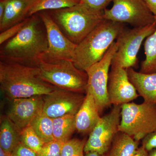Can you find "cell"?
<instances>
[{"label":"cell","instance_id":"cell-10","mask_svg":"<svg viewBox=\"0 0 156 156\" xmlns=\"http://www.w3.org/2000/svg\"><path fill=\"white\" fill-rule=\"evenodd\" d=\"M121 119V105H114L110 112L101 117L89 134L84 152H96L101 155L107 153L119 132Z\"/></svg>","mask_w":156,"mask_h":156},{"label":"cell","instance_id":"cell-32","mask_svg":"<svg viewBox=\"0 0 156 156\" xmlns=\"http://www.w3.org/2000/svg\"><path fill=\"white\" fill-rule=\"evenodd\" d=\"M7 0H0V22L2 20L5 11Z\"/></svg>","mask_w":156,"mask_h":156},{"label":"cell","instance_id":"cell-25","mask_svg":"<svg viewBox=\"0 0 156 156\" xmlns=\"http://www.w3.org/2000/svg\"><path fill=\"white\" fill-rule=\"evenodd\" d=\"M87 140L74 138L63 143L60 156H85L84 148Z\"/></svg>","mask_w":156,"mask_h":156},{"label":"cell","instance_id":"cell-16","mask_svg":"<svg viewBox=\"0 0 156 156\" xmlns=\"http://www.w3.org/2000/svg\"><path fill=\"white\" fill-rule=\"evenodd\" d=\"M128 77L144 102L156 104V72L146 73L127 69Z\"/></svg>","mask_w":156,"mask_h":156},{"label":"cell","instance_id":"cell-22","mask_svg":"<svg viewBox=\"0 0 156 156\" xmlns=\"http://www.w3.org/2000/svg\"><path fill=\"white\" fill-rule=\"evenodd\" d=\"M30 126L45 144L54 140L53 119L43 112L34 119Z\"/></svg>","mask_w":156,"mask_h":156},{"label":"cell","instance_id":"cell-34","mask_svg":"<svg viewBox=\"0 0 156 156\" xmlns=\"http://www.w3.org/2000/svg\"><path fill=\"white\" fill-rule=\"evenodd\" d=\"M85 156H105V155L100 154L96 152H90L86 153Z\"/></svg>","mask_w":156,"mask_h":156},{"label":"cell","instance_id":"cell-8","mask_svg":"<svg viewBox=\"0 0 156 156\" xmlns=\"http://www.w3.org/2000/svg\"><path fill=\"white\" fill-rule=\"evenodd\" d=\"M156 22L144 27L124 29L117 38L118 50L112 64L127 69L133 68L137 61V55L144 40L154 32Z\"/></svg>","mask_w":156,"mask_h":156},{"label":"cell","instance_id":"cell-19","mask_svg":"<svg viewBox=\"0 0 156 156\" xmlns=\"http://www.w3.org/2000/svg\"><path fill=\"white\" fill-rule=\"evenodd\" d=\"M139 143L128 134L119 131L105 156H133L139 148Z\"/></svg>","mask_w":156,"mask_h":156},{"label":"cell","instance_id":"cell-18","mask_svg":"<svg viewBox=\"0 0 156 156\" xmlns=\"http://www.w3.org/2000/svg\"><path fill=\"white\" fill-rule=\"evenodd\" d=\"M20 142V131L7 116L2 117L0 124V147L6 152L11 154Z\"/></svg>","mask_w":156,"mask_h":156},{"label":"cell","instance_id":"cell-13","mask_svg":"<svg viewBox=\"0 0 156 156\" xmlns=\"http://www.w3.org/2000/svg\"><path fill=\"white\" fill-rule=\"evenodd\" d=\"M108 91L111 105H122L140 96L129 80L127 69L115 64L111 66Z\"/></svg>","mask_w":156,"mask_h":156},{"label":"cell","instance_id":"cell-29","mask_svg":"<svg viewBox=\"0 0 156 156\" xmlns=\"http://www.w3.org/2000/svg\"><path fill=\"white\" fill-rule=\"evenodd\" d=\"M11 156H39V154L20 142L11 153Z\"/></svg>","mask_w":156,"mask_h":156},{"label":"cell","instance_id":"cell-23","mask_svg":"<svg viewBox=\"0 0 156 156\" xmlns=\"http://www.w3.org/2000/svg\"><path fill=\"white\" fill-rule=\"evenodd\" d=\"M80 2V0H36L30 11L29 17L41 11L69 8Z\"/></svg>","mask_w":156,"mask_h":156},{"label":"cell","instance_id":"cell-28","mask_svg":"<svg viewBox=\"0 0 156 156\" xmlns=\"http://www.w3.org/2000/svg\"><path fill=\"white\" fill-rule=\"evenodd\" d=\"M113 0H80L81 3L94 11L103 12Z\"/></svg>","mask_w":156,"mask_h":156},{"label":"cell","instance_id":"cell-17","mask_svg":"<svg viewBox=\"0 0 156 156\" xmlns=\"http://www.w3.org/2000/svg\"><path fill=\"white\" fill-rule=\"evenodd\" d=\"M36 0H7L5 11L0 22V32L25 20Z\"/></svg>","mask_w":156,"mask_h":156},{"label":"cell","instance_id":"cell-12","mask_svg":"<svg viewBox=\"0 0 156 156\" xmlns=\"http://www.w3.org/2000/svg\"><path fill=\"white\" fill-rule=\"evenodd\" d=\"M84 93L56 88L43 96V112L52 118L66 115H76L85 99Z\"/></svg>","mask_w":156,"mask_h":156},{"label":"cell","instance_id":"cell-21","mask_svg":"<svg viewBox=\"0 0 156 156\" xmlns=\"http://www.w3.org/2000/svg\"><path fill=\"white\" fill-rule=\"evenodd\" d=\"M156 22V16H155ZM145 58L140 64V72L146 73L156 72V29L145 41Z\"/></svg>","mask_w":156,"mask_h":156},{"label":"cell","instance_id":"cell-27","mask_svg":"<svg viewBox=\"0 0 156 156\" xmlns=\"http://www.w3.org/2000/svg\"><path fill=\"white\" fill-rule=\"evenodd\" d=\"M27 19L23 20L22 22L15 24L11 27L1 32L0 34V44H2L5 42L15 36L18 34L20 31L22 29L27 21Z\"/></svg>","mask_w":156,"mask_h":156},{"label":"cell","instance_id":"cell-36","mask_svg":"<svg viewBox=\"0 0 156 156\" xmlns=\"http://www.w3.org/2000/svg\"><path fill=\"white\" fill-rule=\"evenodd\" d=\"M149 156H156V148L149 152Z\"/></svg>","mask_w":156,"mask_h":156},{"label":"cell","instance_id":"cell-2","mask_svg":"<svg viewBox=\"0 0 156 156\" xmlns=\"http://www.w3.org/2000/svg\"><path fill=\"white\" fill-rule=\"evenodd\" d=\"M0 88L10 101L48 95L56 87L40 78L38 67L0 61Z\"/></svg>","mask_w":156,"mask_h":156},{"label":"cell","instance_id":"cell-7","mask_svg":"<svg viewBox=\"0 0 156 156\" xmlns=\"http://www.w3.org/2000/svg\"><path fill=\"white\" fill-rule=\"evenodd\" d=\"M118 46L116 41L114 42L102 59L86 71L88 81L86 93H89L94 98L100 114L111 105L108 91L109 74Z\"/></svg>","mask_w":156,"mask_h":156},{"label":"cell","instance_id":"cell-35","mask_svg":"<svg viewBox=\"0 0 156 156\" xmlns=\"http://www.w3.org/2000/svg\"><path fill=\"white\" fill-rule=\"evenodd\" d=\"M0 156H11V154L6 152L0 147Z\"/></svg>","mask_w":156,"mask_h":156},{"label":"cell","instance_id":"cell-9","mask_svg":"<svg viewBox=\"0 0 156 156\" xmlns=\"http://www.w3.org/2000/svg\"><path fill=\"white\" fill-rule=\"evenodd\" d=\"M110 9L104 11L105 20L127 23L134 27H144L156 22L155 16L144 0H113Z\"/></svg>","mask_w":156,"mask_h":156},{"label":"cell","instance_id":"cell-15","mask_svg":"<svg viewBox=\"0 0 156 156\" xmlns=\"http://www.w3.org/2000/svg\"><path fill=\"white\" fill-rule=\"evenodd\" d=\"M94 98L86 93L85 99L75 115L76 130L80 134H90L101 117Z\"/></svg>","mask_w":156,"mask_h":156},{"label":"cell","instance_id":"cell-5","mask_svg":"<svg viewBox=\"0 0 156 156\" xmlns=\"http://www.w3.org/2000/svg\"><path fill=\"white\" fill-rule=\"evenodd\" d=\"M37 67L40 78L46 83L58 89L86 94L87 73L78 69L72 60L42 59Z\"/></svg>","mask_w":156,"mask_h":156},{"label":"cell","instance_id":"cell-4","mask_svg":"<svg viewBox=\"0 0 156 156\" xmlns=\"http://www.w3.org/2000/svg\"><path fill=\"white\" fill-rule=\"evenodd\" d=\"M50 16L68 38L77 45L104 20L103 12L80 2L69 8L50 11Z\"/></svg>","mask_w":156,"mask_h":156},{"label":"cell","instance_id":"cell-31","mask_svg":"<svg viewBox=\"0 0 156 156\" xmlns=\"http://www.w3.org/2000/svg\"><path fill=\"white\" fill-rule=\"evenodd\" d=\"M152 13L156 16V0H144Z\"/></svg>","mask_w":156,"mask_h":156},{"label":"cell","instance_id":"cell-24","mask_svg":"<svg viewBox=\"0 0 156 156\" xmlns=\"http://www.w3.org/2000/svg\"><path fill=\"white\" fill-rule=\"evenodd\" d=\"M21 142L39 154L45 143L29 126L20 131Z\"/></svg>","mask_w":156,"mask_h":156},{"label":"cell","instance_id":"cell-26","mask_svg":"<svg viewBox=\"0 0 156 156\" xmlns=\"http://www.w3.org/2000/svg\"><path fill=\"white\" fill-rule=\"evenodd\" d=\"M63 142L54 140L45 144L39 156H60Z\"/></svg>","mask_w":156,"mask_h":156},{"label":"cell","instance_id":"cell-3","mask_svg":"<svg viewBox=\"0 0 156 156\" xmlns=\"http://www.w3.org/2000/svg\"><path fill=\"white\" fill-rule=\"evenodd\" d=\"M125 28L124 23L104 20L77 45L73 58L75 65L87 71L102 59Z\"/></svg>","mask_w":156,"mask_h":156},{"label":"cell","instance_id":"cell-20","mask_svg":"<svg viewBox=\"0 0 156 156\" xmlns=\"http://www.w3.org/2000/svg\"><path fill=\"white\" fill-rule=\"evenodd\" d=\"M53 135L57 141L65 142L76 130L75 115H69L53 119Z\"/></svg>","mask_w":156,"mask_h":156},{"label":"cell","instance_id":"cell-6","mask_svg":"<svg viewBox=\"0 0 156 156\" xmlns=\"http://www.w3.org/2000/svg\"><path fill=\"white\" fill-rule=\"evenodd\" d=\"M156 129V104L144 101L121 105L119 131L132 136L139 142Z\"/></svg>","mask_w":156,"mask_h":156},{"label":"cell","instance_id":"cell-11","mask_svg":"<svg viewBox=\"0 0 156 156\" xmlns=\"http://www.w3.org/2000/svg\"><path fill=\"white\" fill-rule=\"evenodd\" d=\"M47 31L48 49L42 59L71 60L77 45L65 35L50 14L45 11L38 13Z\"/></svg>","mask_w":156,"mask_h":156},{"label":"cell","instance_id":"cell-1","mask_svg":"<svg viewBox=\"0 0 156 156\" xmlns=\"http://www.w3.org/2000/svg\"><path fill=\"white\" fill-rule=\"evenodd\" d=\"M48 46L47 31L37 13L28 17L17 34L1 45L0 59L37 67Z\"/></svg>","mask_w":156,"mask_h":156},{"label":"cell","instance_id":"cell-33","mask_svg":"<svg viewBox=\"0 0 156 156\" xmlns=\"http://www.w3.org/2000/svg\"><path fill=\"white\" fill-rule=\"evenodd\" d=\"M133 156H149L148 152L142 146L138 148L136 153Z\"/></svg>","mask_w":156,"mask_h":156},{"label":"cell","instance_id":"cell-30","mask_svg":"<svg viewBox=\"0 0 156 156\" xmlns=\"http://www.w3.org/2000/svg\"><path fill=\"white\" fill-rule=\"evenodd\" d=\"M141 146L148 152L156 148V129L142 140Z\"/></svg>","mask_w":156,"mask_h":156},{"label":"cell","instance_id":"cell-14","mask_svg":"<svg viewBox=\"0 0 156 156\" xmlns=\"http://www.w3.org/2000/svg\"><path fill=\"white\" fill-rule=\"evenodd\" d=\"M11 101L7 117L20 131L30 126L34 119L43 112V96L16 98Z\"/></svg>","mask_w":156,"mask_h":156}]
</instances>
